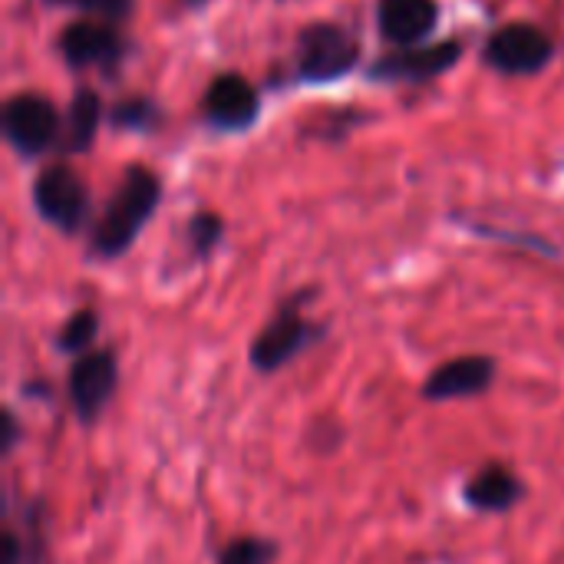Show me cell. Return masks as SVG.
Listing matches in <instances>:
<instances>
[{
    "label": "cell",
    "instance_id": "6da1fadb",
    "mask_svg": "<svg viewBox=\"0 0 564 564\" xmlns=\"http://www.w3.org/2000/svg\"><path fill=\"white\" fill-rule=\"evenodd\" d=\"M159 198H162L159 178L149 169H142V165L129 169L122 185H119V192L112 195V202L106 205L102 218L93 228L89 254L99 258V261L122 258L135 245V238L145 228V221L152 218V212L159 208Z\"/></svg>",
    "mask_w": 564,
    "mask_h": 564
},
{
    "label": "cell",
    "instance_id": "7a4b0ae2",
    "mask_svg": "<svg viewBox=\"0 0 564 564\" xmlns=\"http://www.w3.org/2000/svg\"><path fill=\"white\" fill-rule=\"evenodd\" d=\"M301 304H304L301 297H288L271 314V321L254 334V340L248 347V364H251L254 373L274 377L288 364H294L304 350H311L314 344L324 340V327L307 321Z\"/></svg>",
    "mask_w": 564,
    "mask_h": 564
},
{
    "label": "cell",
    "instance_id": "3957f363",
    "mask_svg": "<svg viewBox=\"0 0 564 564\" xmlns=\"http://www.w3.org/2000/svg\"><path fill=\"white\" fill-rule=\"evenodd\" d=\"M119 390V357L112 347H96L69 364L66 400L79 426H96Z\"/></svg>",
    "mask_w": 564,
    "mask_h": 564
},
{
    "label": "cell",
    "instance_id": "277c9868",
    "mask_svg": "<svg viewBox=\"0 0 564 564\" xmlns=\"http://www.w3.org/2000/svg\"><path fill=\"white\" fill-rule=\"evenodd\" d=\"M33 205H36V215L59 228L63 235H76L86 218H89V192H86V182L66 169V165H53L46 172L36 175L33 182Z\"/></svg>",
    "mask_w": 564,
    "mask_h": 564
},
{
    "label": "cell",
    "instance_id": "5b68a950",
    "mask_svg": "<svg viewBox=\"0 0 564 564\" xmlns=\"http://www.w3.org/2000/svg\"><path fill=\"white\" fill-rule=\"evenodd\" d=\"M499 360L489 354H463L446 364H440L420 387V397L426 403H453V400H473L496 387Z\"/></svg>",
    "mask_w": 564,
    "mask_h": 564
},
{
    "label": "cell",
    "instance_id": "8992f818",
    "mask_svg": "<svg viewBox=\"0 0 564 564\" xmlns=\"http://www.w3.org/2000/svg\"><path fill=\"white\" fill-rule=\"evenodd\" d=\"M357 56H360V46H357V40L344 26H337V23H314L301 36L297 63H301V76L304 79L327 83V79H337V76L350 73Z\"/></svg>",
    "mask_w": 564,
    "mask_h": 564
},
{
    "label": "cell",
    "instance_id": "52a82bcc",
    "mask_svg": "<svg viewBox=\"0 0 564 564\" xmlns=\"http://www.w3.org/2000/svg\"><path fill=\"white\" fill-rule=\"evenodd\" d=\"M59 129L56 109L36 93H20L3 109V132L20 155H40L53 145Z\"/></svg>",
    "mask_w": 564,
    "mask_h": 564
},
{
    "label": "cell",
    "instance_id": "ba28073f",
    "mask_svg": "<svg viewBox=\"0 0 564 564\" xmlns=\"http://www.w3.org/2000/svg\"><path fill=\"white\" fill-rule=\"evenodd\" d=\"M552 53H555L552 40L532 23H509L496 30L486 46V59L499 73H516V76L539 73L542 66H549Z\"/></svg>",
    "mask_w": 564,
    "mask_h": 564
},
{
    "label": "cell",
    "instance_id": "9c48e42d",
    "mask_svg": "<svg viewBox=\"0 0 564 564\" xmlns=\"http://www.w3.org/2000/svg\"><path fill=\"white\" fill-rule=\"evenodd\" d=\"M529 496V486L522 482V476L506 466V463H486L476 476H469V482L463 486V502L466 509L479 512V516H506L516 506H522Z\"/></svg>",
    "mask_w": 564,
    "mask_h": 564
},
{
    "label": "cell",
    "instance_id": "30bf717a",
    "mask_svg": "<svg viewBox=\"0 0 564 564\" xmlns=\"http://www.w3.org/2000/svg\"><path fill=\"white\" fill-rule=\"evenodd\" d=\"M59 50L69 66H112L122 56L126 43L119 40V33L109 23L79 20L63 30Z\"/></svg>",
    "mask_w": 564,
    "mask_h": 564
},
{
    "label": "cell",
    "instance_id": "8fae6325",
    "mask_svg": "<svg viewBox=\"0 0 564 564\" xmlns=\"http://www.w3.org/2000/svg\"><path fill=\"white\" fill-rule=\"evenodd\" d=\"M205 112L221 129H245L258 116V93H254V86L245 76L225 73V76H218L208 86V93H205Z\"/></svg>",
    "mask_w": 564,
    "mask_h": 564
},
{
    "label": "cell",
    "instance_id": "7c38bea8",
    "mask_svg": "<svg viewBox=\"0 0 564 564\" xmlns=\"http://www.w3.org/2000/svg\"><path fill=\"white\" fill-rule=\"evenodd\" d=\"M380 30L397 46L423 43L436 26V3L433 0H380Z\"/></svg>",
    "mask_w": 564,
    "mask_h": 564
},
{
    "label": "cell",
    "instance_id": "4fadbf2b",
    "mask_svg": "<svg viewBox=\"0 0 564 564\" xmlns=\"http://www.w3.org/2000/svg\"><path fill=\"white\" fill-rule=\"evenodd\" d=\"M459 43H436V46H410L400 50L373 66L377 79H430L449 69L459 59Z\"/></svg>",
    "mask_w": 564,
    "mask_h": 564
},
{
    "label": "cell",
    "instance_id": "5bb4252c",
    "mask_svg": "<svg viewBox=\"0 0 564 564\" xmlns=\"http://www.w3.org/2000/svg\"><path fill=\"white\" fill-rule=\"evenodd\" d=\"M96 337H99V311H96V307H79V311H73V314L63 321V327L56 330L53 350L76 360V357L96 350V347H93Z\"/></svg>",
    "mask_w": 564,
    "mask_h": 564
},
{
    "label": "cell",
    "instance_id": "9a60e30c",
    "mask_svg": "<svg viewBox=\"0 0 564 564\" xmlns=\"http://www.w3.org/2000/svg\"><path fill=\"white\" fill-rule=\"evenodd\" d=\"M99 129V96L93 89H79L69 102V119H66V149L83 152L89 149L93 135Z\"/></svg>",
    "mask_w": 564,
    "mask_h": 564
},
{
    "label": "cell",
    "instance_id": "2e32d148",
    "mask_svg": "<svg viewBox=\"0 0 564 564\" xmlns=\"http://www.w3.org/2000/svg\"><path fill=\"white\" fill-rule=\"evenodd\" d=\"M278 555H281V549L274 539L238 535L218 552V564H278Z\"/></svg>",
    "mask_w": 564,
    "mask_h": 564
},
{
    "label": "cell",
    "instance_id": "e0dca14e",
    "mask_svg": "<svg viewBox=\"0 0 564 564\" xmlns=\"http://www.w3.org/2000/svg\"><path fill=\"white\" fill-rule=\"evenodd\" d=\"M221 235H225V225H221V218L212 215V212H198V215L188 221V231H185L188 248H192L195 258H208V254L221 245Z\"/></svg>",
    "mask_w": 564,
    "mask_h": 564
},
{
    "label": "cell",
    "instance_id": "ac0fdd59",
    "mask_svg": "<svg viewBox=\"0 0 564 564\" xmlns=\"http://www.w3.org/2000/svg\"><path fill=\"white\" fill-rule=\"evenodd\" d=\"M112 119H116V126H122V129H145V126L155 122V109H152L149 99H126V102L112 112Z\"/></svg>",
    "mask_w": 564,
    "mask_h": 564
},
{
    "label": "cell",
    "instance_id": "d6986e66",
    "mask_svg": "<svg viewBox=\"0 0 564 564\" xmlns=\"http://www.w3.org/2000/svg\"><path fill=\"white\" fill-rule=\"evenodd\" d=\"M83 10H89V13H96V17H102L106 23H112V20H122L129 10H132V3L135 0H76Z\"/></svg>",
    "mask_w": 564,
    "mask_h": 564
},
{
    "label": "cell",
    "instance_id": "ffe728a7",
    "mask_svg": "<svg viewBox=\"0 0 564 564\" xmlns=\"http://www.w3.org/2000/svg\"><path fill=\"white\" fill-rule=\"evenodd\" d=\"M3 456H10L13 449H17V443H20V420H17V413L13 410H7L3 413Z\"/></svg>",
    "mask_w": 564,
    "mask_h": 564
},
{
    "label": "cell",
    "instance_id": "44dd1931",
    "mask_svg": "<svg viewBox=\"0 0 564 564\" xmlns=\"http://www.w3.org/2000/svg\"><path fill=\"white\" fill-rule=\"evenodd\" d=\"M59 3H63V0H59ZM69 3H76V0H69Z\"/></svg>",
    "mask_w": 564,
    "mask_h": 564
}]
</instances>
